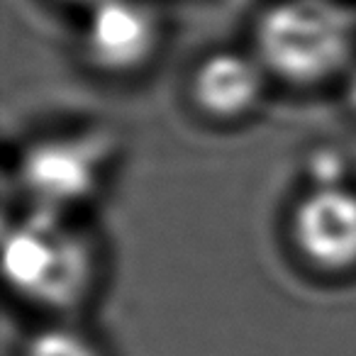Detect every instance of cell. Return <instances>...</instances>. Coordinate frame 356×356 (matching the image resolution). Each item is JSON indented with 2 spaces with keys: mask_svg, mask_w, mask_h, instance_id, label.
I'll list each match as a JSON object with an SVG mask.
<instances>
[{
  "mask_svg": "<svg viewBox=\"0 0 356 356\" xmlns=\"http://www.w3.org/2000/svg\"><path fill=\"white\" fill-rule=\"evenodd\" d=\"M266 76V69L254 54L232 49L213 51L191 76V98L208 118L237 122L261 105Z\"/></svg>",
  "mask_w": 356,
  "mask_h": 356,
  "instance_id": "obj_6",
  "label": "cell"
},
{
  "mask_svg": "<svg viewBox=\"0 0 356 356\" xmlns=\"http://www.w3.org/2000/svg\"><path fill=\"white\" fill-rule=\"evenodd\" d=\"M346 98H349L351 110L356 113V64L349 71V83H346Z\"/></svg>",
  "mask_w": 356,
  "mask_h": 356,
  "instance_id": "obj_9",
  "label": "cell"
},
{
  "mask_svg": "<svg viewBox=\"0 0 356 356\" xmlns=\"http://www.w3.org/2000/svg\"><path fill=\"white\" fill-rule=\"evenodd\" d=\"M291 239L317 271H356V191L346 184L310 188L293 210Z\"/></svg>",
  "mask_w": 356,
  "mask_h": 356,
  "instance_id": "obj_3",
  "label": "cell"
},
{
  "mask_svg": "<svg viewBox=\"0 0 356 356\" xmlns=\"http://www.w3.org/2000/svg\"><path fill=\"white\" fill-rule=\"evenodd\" d=\"M103 147L98 137L49 139L25 154L20 178L37 210L66 213L98 186Z\"/></svg>",
  "mask_w": 356,
  "mask_h": 356,
  "instance_id": "obj_5",
  "label": "cell"
},
{
  "mask_svg": "<svg viewBox=\"0 0 356 356\" xmlns=\"http://www.w3.org/2000/svg\"><path fill=\"white\" fill-rule=\"evenodd\" d=\"M310 176L315 181L312 188H320V186H341L344 184V161L334 152H330V149L315 152L310 161Z\"/></svg>",
  "mask_w": 356,
  "mask_h": 356,
  "instance_id": "obj_8",
  "label": "cell"
},
{
  "mask_svg": "<svg viewBox=\"0 0 356 356\" xmlns=\"http://www.w3.org/2000/svg\"><path fill=\"white\" fill-rule=\"evenodd\" d=\"M161 47V20L147 0H103L88 10L83 54L110 76L142 71Z\"/></svg>",
  "mask_w": 356,
  "mask_h": 356,
  "instance_id": "obj_4",
  "label": "cell"
},
{
  "mask_svg": "<svg viewBox=\"0 0 356 356\" xmlns=\"http://www.w3.org/2000/svg\"><path fill=\"white\" fill-rule=\"evenodd\" d=\"M22 356H103L86 332L69 325H51L27 339Z\"/></svg>",
  "mask_w": 356,
  "mask_h": 356,
  "instance_id": "obj_7",
  "label": "cell"
},
{
  "mask_svg": "<svg viewBox=\"0 0 356 356\" xmlns=\"http://www.w3.org/2000/svg\"><path fill=\"white\" fill-rule=\"evenodd\" d=\"M254 56L288 86L327 83L354 66L356 13L339 0H273L254 25Z\"/></svg>",
  "mask_w": 356,
  "mask_h": 356,
  "instance_id": "obj_1",
  "label": "cell"
},
{
  "mask_svg": "<svg viewBox=\"0 0 356 356\" xmlns=\"http://www.w3.org/2000/svg\"><path fill=\"white\" fill-rule=\"evenodd\" d=\"M6 278L35 305L74 307L95 281L93 244L66 213L35 210L6 237Z\"/></svg>",
  "mask_w": 356,
  "mask_h": 356,
  "instance_id": "obj_2",
  "label": "cell"
},
{
  "mask_svg": "<svg viewBox=\"0 0 356 356\" xmlns=\"http://www.w3.org/2000/svg\"><path fill=\"white\" fill-rule=\"evenodd\" d=\"M61 3H69V6H81V8H86V10H90V8L98 6V3H103V0H61Z\"/></svg>",
  "mask_w": 356,
  "mask_h": 356,
  "instance_id": "obj_10",
  "label": "cell"
}]
</instances>
